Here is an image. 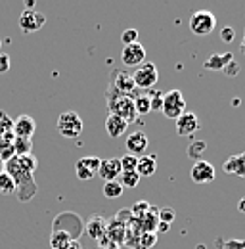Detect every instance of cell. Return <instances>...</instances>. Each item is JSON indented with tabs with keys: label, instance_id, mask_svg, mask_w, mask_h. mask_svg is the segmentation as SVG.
<instances>
[{
	"label": "cell",
	"instance_id": "obj_16",
	"mask_svg": "<svg viewBox=\"0 0 245 249\" xmlns=\"http://www.w3.org/2000/svg\"><path fill=\"white\" fill-rule=\"evenodd\" d=\"M105 228H107V220L102 218L100 215H94L85 222V232H88L92 240H100L102 236H105Z\"/></svg>",
	"mask_w": 245,
	"mask_h": 249
},
{
	"label": "cell",
	"instance_id": "obj_21",
	"mask_svg": "<svg viewBox=\"0 0 245 249\" xmlns=\"http://www.w3.org/2000/svg\"><path fill=\"white\" fill-rule=\"evenodd\" d=\"M12 150H14V156L18 157L29 156L31 150H33V142H31V138H19V136H16L14 142H12Z\"/></svg>",
	"mask_w": 245,
	"mask_h": 249
},
{
	"label": "cell",
	"instance_id": "obj_32",
	"mask_svg": "<svg viewBox=\"0 0 245 249\" xmlns=\"http://www.w3.org/2000/svg\"><path fill=\"white\" fill-rule=\"evenodd\" d=\"M175 218H176V211H175L173 207H165V209H159V222L171 224Z\"/></svg>",
	"mask_w": 245,
	"mask_h": 249
},
{
	"label": "cell",
	"instance_id": "obj_24",
	"mask_svg": "<svg viewBox=\"0 0 245 249\" xmlns=\"http://www.w3.org/2000/svg\"><path fill=\"white\" fill-rule=\"evenodd\" d=\"M205 148H207V142H205V140H195V138H192V142H190V146H188V157L199 161V157L203 156Z\"/></svg>",
	"mask_w": 245,
	"mask_h": 249
},
{
	"label": "cell",
	"instance_id": "obj_18",
	"mask_svg": "<svg viewBox=\"0 0 245 249\" xmlns=\"http://www.w3.org/2000/svg\"><path fill=\"white\" fill-rule=\"evenodd\" d=\"M126 128H128V123H126L122 117L113 115V113L107 115V119H105V130H107V134H109L111 138L122 136V134L126 132Z\"/></svg>",
	"mask_w": 245,
	"mask_h": 249
},
{
	"label": "cell",
	"instance_id": "obj_42",
	"mask_svg": "<svg viewBox=\"0 0 245 249\" xmlns=\"http://www.w3.org/2000/svg\"><path fill=\"white\" fill-rule=\"evenodd\" d=\"M238 209H240V213H244L245 215V196L240 199V203H238Z\"/></svg>",
	"mask_w": 245,
	"mask_h": 249
},
{
	"label": "cell",
	"instance_id": "obj_40",
	"mask_svg": "<svg viewBox=\"0 0 245 249\" xmlns=\"http://www.w3.org/2000/svg\"><path fill=\"white\" fill-rule=\"evenodd\" d=\"M224 249H245V242L242 240H228V242H224Z\"/></svg>",
	"mask_w": 245,
	"mask_h": 249
},
{
	"label": "cell",
	"instance_id": "obj_13",
	"mask_svg": "<svg viewBox=\"0 0 245 249\" xmlns=\"http://www.w3.org/2000/svg\"><path fill=\"white\" fill-rule=\"evenodd\" d=\"M148 144H150V138L142 130H136V132L128 134V138H126V150H128L130 156L134 157L144 156V152L148 150Z\"/></svg>",
	"mask_w": 245,
	"mask_h": 249
},
{
	"label": "cell",
	"instance_id": "obj_1",
	"mask_svg": "<svg viewBox=\"0 0 245 249\" xmlns=\"http://www.w3.org/2000/svg\"><path fill=\"white\" fill-rule=\"evenodd\" d=\"M4 171H6V175L12 178V182H14V186H16V192H18V197H19L21 203H27V201H31V199L36 196L38 188L35 184L33 173L27 171V169L19 163V157L14 156L12 159H8V161L4 163Z\"/></svg>",
	"mask_w": 245,
	"mask_h": 249
},
{
	"label": "cell",
	"instance_id": "obj_7",
	"mask_svg": "<svg viewBox=\"0 0 245 249\" xmlns=\"http://www.w3.org/2000/svg\"><path fill=\"white\" fill-rule=\"evenodd\" d=\"M163 115L169 119H178L182 113H186V100L180 90H169L163 96V107H161Z\"/></svg>",
	"mask_w": 245,
	"mask_h": 249
},
{
	"label": "cell",
	"instance_id": "obj_10",
	"mask_svg": "<svg viewBox=\"0 0 245 249\" xmlns=\"http://www.w3.org/2000/svg\"><path fill=\"white\" fill-rule=\"evenodd\" d=\"M46 23V16L36 10H23L19 16V29L21 33H35L42 29Z\"/></svg>",
	"mask_w": 245,
	"mask_h": 249
},
{
	"label": "cell",
	"instance_id": "obj_17",
	"mask_svg": "<svg viewBox=\"0 0 245 249\" xmlns=\"http://www.w3.org/2000/svg\"><path fill=\"white\" fill-rule=\"evenodd\" d=\"M222 169H224V173H228V175L245 177V154H234V156H230L224 161Z\"/></svg>",
	"mask_w": 245,
	"mask_h": 249
},
{
	"label": "cell",
	"instance_id": "obj_27",
	"mask_svg": "<svg viewBox=\"0 0 245 249\" xmlns=\"http://www.w3.org/2000/svg\"><path fill=\"white\" fill-rule=\"evenodd\" d=\"M50 246H52V249H69L71 248V240L63 232H52Z\"/></svg>",
	"mask_w": 245,
	"mask_h": 249
},
{
	"label": "cell",
	"instance_id": "obj_44",
	"mask_svg": "<svg viewBox=\"0 0 245 249\" xmlns=\"http://www.w3.org/2000/svg\"><path fill=\"white\" fill-rule=\"evenodd\" d=\"M240 50H242V54L245 56V29H244V36H242V46H240Z\"/></svg>",
	"mask_w": 245,
	"mask_h": 249
},
{
	"label": "cell",
	"instance_id": "obj_23",
	"mask_svg": "<svg viewBox=\"0 0 245 249\" xmlns=\"http://www.w3.org/2000/svg\"><path fill=\"white\" fill-rule=\"evenodd\" d=\"M132 100H134L136 115H148V113L152 111V107H150V100H148L146 94H136Z\"/></svg>",
	"mask_w": 245,
	"mask_h": 249
},
{
	"label": "cell",
	"instance_id": "obj_6",
	"mask_svg": "<svg viewBox=\"0 0 245 249\" xmlns=\"http://www.w3.org/2000/svg\"><path fill=\"white\" fill-rule=\"evenodd\" d=\"M130 75H132V81H134L136 89H142V90L153 89V85L159 79V71H157L155 63L152 62H144L142 65H138Z\"/></svg>",
	"mask_w": 245,
	"mask_h": 249
},
{
	"label": "cell",
	"instance_id": "obj_5",
	"mask_svg": "<svg viewBox=\"0 0 245 249\" xmlns=\"http://www.w3.org/2000/svg\"><path fill=\"white\" fill-rule=\"evenodd\" d=\"M56 128L63 138H79L83 132V119L77 111H63L58 117Z\"/></svg>",
	"mask_w": 245,
	"mask_h": 249
},
{
	"label": "cell",
	"instance_id": "obj_37",
	"mask_svg": "<svg viewBox=\"0 0 245 249\" xmlns=\"http://www.w3.org/2000/svg\"><path fill=\"white\" fill-rule=\"evenodd\" d=\"M98 249H119V246L115 242H111L107 236H102L98 240Z\"/></svg>",
	"mask_w": 245,
	"mask_h": 249
},
{
	"label": "cell",
	"instance_id": "obj_2",
	"mask_svg": "<svg viewBox=\"0 0 245 249\" xmlns=\"http://www.w3.org/2000/svg\"><path fill=\"white\" fill-rule=\"evenodd\" d=\"M136 85L132 81V75L130 71L117 67L111 71V77H109V85H107V94L105 98L111 100V98H119V96H128V98H134L136 96Z\"/></svg>",
	"mask_w": 245,
	"mask_h": 249
},
{
	"label": "cell",
	"instance_id": "obj_46",
	"mask_svg": "<svg viewBox=\"0 0 245 249\" xmlns=\"http://www.w3.org/2000/svg\"><path fill=\"white\" fill-rule=\"evenodd\" d=\"M0 50H2V38H0Z\"/></svg>",
	"mask_w": 245,
	"mask_h": 249
},
{
	"label": "cell",
	"instance_id": "obj_3",
	"mask_svg": "<svg viewBox=\"0 0 245 249\" xmlns=\"http://www.w3.org/2000/svg\"><path fill=\"white\" fill-rule=\"evenodd\" d=\"M52 232H63L69 240L77 242L81 238V234L85 232V220L79 217L77 213H61L58 215V218H54V224H52Z\"/></svg>",
	"mask_w": 245,
	"mask_h": 249
},
{
	"label": "cell",
	"instance_id": "obj_8",
	"mask_svg": "<svg viewBox=\"0 0 245 249\" xmlns=\"http://www.w3.org/2000/svg\"><path fill=\"white\" fill-rule=\"evenodd\" d=\"M107 106H109V113L119 115L126 123H130V121H134L138 117L136 115V109H134V100L128 98V96L111 98V100H107Z\"/></svg>",
	"mask_w": 245,
	"mask_h": 249
},
{
	"label": "cell",
	"instance_id": "obj_14",
	"mask_svg": "<svg viewBox=\"0 0 245 249\" xmlns=\"http://www.w3.org/2000/svg\"><path fill=\"white\" fill-rule=\"evenodd\" d=\"M199 117L192 111H186L182 113L178 119H176V132L180 136H193L197 130H199Z\"/></svg>",
	"mask_w": 245,
	"mask_h": 249
},
{
	"label": "cell",
	"instance_id": "obj_25",
	"mask_svg": "<svg viewBox=\"0 0 245 249\" xmlns=\"http://www.w3.org/2000/svg\"><path fill=\"white\" fill-rule=\"evenodd\" d=\"M155 242H157V234L155 232H144L138 240H136V244L132 246L134 249H150L155 246Z\"/></svg>",
	"mask_w": 245,
	"mask_h": 249
},
{
	"label": "cell",
	"instance_id": "obj_26",
	"mask_svg": "<svg viewBox=\"0 0 245 249\" xmlns=\"http://www.w3.org/2000/svg\"><path fill=\"white\" fill-rule=\"evenodd\" d=\"M122 190H124V188H122L117 180H113V182H105L102 192H104V196H105L107 199H117V197H121Z\"/></svg>",
	"mask_w": 245,
	"mask_h": 249
},
{
	"label": "cell",
	"instance_id": "obj_38",
	"mask_svg": "<svg viewBox=\"0 0 245 249\" xmlns=\"http://www.w3.org/2000/svg\"><path fill=\"white\" fill-rule=\"evenodd\" d=\"M10 65H12V60H10V56L0 52V75L8 73V71H10Z\"/></svg>",
	"mask_w": 245,
	"mask_h": 249
},
{
	"label": "cell",
	"instance_id": "obj_28",
	"mask_svg": "<svg viewBox=\"0 0 245 249\" xmlns=\"http://www.w3.org/2000/svg\"><path fill=\"white\" fill-rule=\"evenodd\" d=\"M146 96H148V100H150V107H152V111H161V107H163V96H165V94L161 92V90L150 89Z\"/></svg>",
	"mask_w": 245,
	"mask_h": 249
},
{
	"label": "cell",
	"instance_id": "obj_15",
	"mask_svg": "<svg viewBox=\"0 0 245 249\" xmlns=\"http://www.w3.org/2000/svg\"><path fill=\"white\" fill-rule=\"evenodd\" d=\"M35 130H36V121L31 115H19L12 124L14 136H19V138H31Z\"/></svg>",
	"mask_w": 245,
	"mask_h": 249
},
{
	"label": "cell",
	"instance_id": "obj_20",
	"mask_svg": "<svg viewBox=\"0 0 245 249\" xmlns=\"http://www.w3.org/2000/svg\"><path fill=\"white\" fill-rule=\"evenodd\" d=\"M155 171H157V159H155V156L144 154V156L138 157L136 173H138L140 177H152V175H155Z\"/></svg>",
	"mask_w": 245,
	"mask_h": 249
},
{
	"label": "cell",
	"instance_id": "obj_31",
	"mask_svg": "<svg viewBox=\"0 0 245 249\" xmlns=\"http://www.w3.org/2000/svg\"><path fill=\"white\" fill-rule=\"evenodd\" d=\"M10 192H16V186L12 182V178L6 175V171L0 175V194H10Z\"/></svg>",
	"mask_w": 245,
	"mask_h": 249
},
{
	"label": "cell",
	"instance_id": "obj_4",
	"mask_svg": "<svg viewBox=\"0 0 245 249\" xmlns=\"http://www.w3.org/2000/svg\"><path fill=\"white\" fill-rule=\"evenodd\" d=\"M216 27V16L211 10H197L190 16V31L197 36L211 35Z\"/></svg>",
	"mask_w": 245,
	"mask_h": 249
},
{
	"label": "cell",
	"instance_id": "obj_19",
	"mask_svg": "<svg viewBox=\"0 0 245 249\" xmlns=\"http://www.w3.org/2000/svg\"><path fill=\"white\" fill-rule=\"evenodd\" d=\"M230 62H234V54H232V52H226V54H213V56H209V58L203 62V67H205V69H211V71H220V69H224Z\"/></svg>",
	"mask_w": 245,
	"mask_h": 249
},
{
	"label": "cell",
	"instance_id": "obj_12",
	"mask_svg": "<svg viewBox=\"0 0 245 249\" xmlns=\"http://www.w3.org/2000/svg\"><path fill=\"white\" fill-rule=\"evenodd\" d=\"M121 173H122V169H121V163H119L117 157L102 159L100 169H98V177H100L104 182H113V180H117Z\"/></svg>",
	"mask_w": 245,
	"mask_h": 249
},
{
	"label": "cell",
	"instance_id": "obj_34",
	"mask_svg": "<svg viewBox=\"0 0 245 249\" xmlns=\"http://www.w3.org/2000/svg\"><path fill=\"white\" fill-rule=\"evenodd\" d=\"M81 161L90 169L94 175H98V169H100V163H102V159L96 156H87V157H81Z\"/></svg>",
	"mask_w": 245,
	"mask_h": 249
},
{
	"label": "cell",
	"instance_id": "obj_35",
	"mask_svg": "<svg viewBox=\"0 0 245 249\" xmlns=\"http://www.w3.org/2000/svg\"><path fill=\"white\" fill-rule=\"evenodd\" d=\"M234 38H236V31H234V27L226 25V27H222V29H220V40H222V42L230 44V42H234Z\"/></svg>",
	"mask_w": 245,
	"mask_h": 249
},
{
	"label": "cell",
	"instance_id": "obj_41",
	"mask_svg": "<svg viewBox=\"0 0 245 249\" xmlns=\"http://www.w3.org/2000/svg\"><path fill=\"white\" fill-rule=\"evenodd\" d=\"M155 230H159V232H161V234H165V232H169V224H165V222H159V224H157V228H155Z\"/></svg>",
	"mask_w": 245,
	"mask_h": 249
},
{
	"label": "cell",
	"instance_id": "obj_47",
	"mask_svg": "<svg viewBox=\"0 0 245 249\" xmlns=\"http://www.w3.org/2000/svg\"><path fill=\"white\" fill-rule=\"evenodd\" d=\"M77 249H85V248H77Z\"/></svg>",
	"mask_w": 245,
	"mask_h": 249
},
{
	"label": "cell",
	"instance_id": "obj_22",
	"mask_svg": "<svg viewBox=\"0 0 245 249\" xmlns=\"http://www.w3.org/2000/svg\"><path fill=\"white\" fill-rule=\"evenodd\" d=\"M140 178H142V177H140L136 171H122L121 175H119V178H117V182H119L122 188H136L138 182H140Z\"/></svg>",
	"mask_w": 245,
	"mask_h": 249
},
{
	"label": "cell",
	"instance_id": "obj_43",
	"mask_svg": "<svg viewBox=\"0 0 245 249\" xmlns=\"http://www.w3.org/2000/svg\"><path fill=\"white\" fill-rule=\"evenodd\" d=\"M25 10H35V0H27L25 2Z\"/></svg>",
	"mask_w": 245,
	"mask_h": 249
},
{
	"label": "cell",
	"instance_id": "obj_45",
	"mask_svg": "<svg viewBox=\"0 0 245 249\" xmlns=\"http://www.w3.org/2000/svg\"><path fill=\"white\" fill-rule=\"evenodd\" d=\"M197 249H205V246H203V244H199V246H197Z\"/></svg>",
	"mask_w": 245,
	"mask_h": 249
},
{
	"label": "cell",
	"instance_id": "obj_39",
	"mask_svg": "<svg viewBox=\"0 0 245 249\" xmlns=\"http://www.w3.org/2000/svg\"><path fill=\"white\" fill-rule=\"evenodd\" d=\"M224 71H226V75L228 77H236L238 73H240V63L238 62H230L226 67H224Z\"/></svg>",
	"mask_w": 245,
	"mask_h": 249
},
{
	"label": "cell",
	"instance_id": "obj_30",
	"mask_svg": "<svg viewBox=\"0 0 245 249\" xmlns=\"http://www.w3.org/2000/svg\"><path fill=\"white\" fill-rule=\"evenodd\" d=\"M119 163H121L122 171H136V165H138V157L126 154V156H122L121 159H119Z\"/></svg>",
	"mask_w": 245,
	"mask_h": 249
},
{
	"label": "cell",
	"instance_id": "obj_9",
	"mask_svg": "<svg viewBox=\"0 0 245 249\" xmlns=\"http://www.w3.org/2000/svg\"><path fill=\"white\" fill-rule=\"evenodd\" d=\"M214 177H216V171H214L213 163H209L205 159L195 161L193 167L190 169V178L195 184H209L214 180Z\"/></svg>",
	"mask_w": 245,
	"mask_h": 249
},
{
	"label": "cell",
	"instance_id": "obj_33",
	"mask_svg": "<svg viewBox=\"0 0 245 249\" xmlns=\"http://www.w3.org/2000/svg\"><path fill=\"white\" fill-rule=\"evenodd\" d=\"M121 42L124 44V46L138 42V31H136V29H124L121 35Z\"/></svg>",
	"mask_w": 245,
	"mask_h": 249
},
{
	"label": "cell",
	"instance_id": "obj_29",
	"mask_svg": "<svg viewBox=\"0 0 245 249\" xmlns=\"http://www.w3.org/2000/svg\"><path fill=\"white\" fill-rule=\"evenodd\" d=\"M75 173H77V178H79V180H92V178L96 177V175L92 173L90 169H88L81 159H79V161H77V165H75Z\"/></svg>",
	"mask_w": 245,
	"mask_h": 249
},
{
	"label": "cell",
	"instance_id": "obj_36",
	"mask_svg": "<svg viewBox=\"0 0 245 249\" xmlns=\"http://www.w3.org/2000/svg\"><path fill=\"white\" fill-rule=\"evenodd\" d=\"M12 124H14V121H12V119H8L4 111H0V134L12 132Z\"/></svg>",
	"mask_w": 245,
	"mask_h": 249
},
{
	"label": "cell",
	"instance_id": "obj_11",
	"mask_svg": "<svg viewBox=\"0 0 245 249\" xmlns=\"http://www.w3.org/2000/svg\"><path fill=\"white\" fill-rule=\"evenodd\" d=\"M121 62L124 67H138L146 62V48L140 42L128 44L121 50Z\"/></svg>",
	"mask_w": 245,
	"mask_h": 249
}]
</instances>
